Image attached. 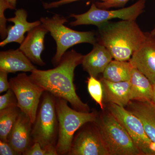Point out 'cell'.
<instances>
[{
  "instance_id": "23",
  "label": "cell",
  "mask_w": 155,
  "mask_h": 155,
  "mask_svg": "<svg viewBox=\"0 0 155 155\" xmlns=\"http://www.w3.org/2000/svg\"><path fill=\"white\" fill-rule=\"evenodd\" d=\"M17 107V100L14 92L9 89L5 94L0 97V110Z\"/></svg>"
},
{
  "instance_id": "10",
  "label": "cell",
  "mask_w": 155,
  "mask_h": 155,
  "mask_svg": "<svg viewBox=\"0 0 155 155\" xmlns=\"http://www.w3.org/2000/svg\"><path fill=\"white\" fill-rule=\"evenodd\" d=\"M68 155H109L97 126L81 130L75 137Z\"/></svg>"
},
{
  "instance_id": "25",
  "label": "cell",
  "mask_w": 155,
  "mask_h": 155,
  "mask_svg": "<svg viewBox=\"0 0 155 155\" xmlns=\"http://www.w3.org/2000/svg\"><path fill=\"white\" fill-rule=\"evenodd\" d=\"M23 155H58L56 148L47 149H43L40 144L38 142L34 143Z\"/></svg>"
},
{
  "instance_id": "9",
  "label": "cell",
  "mask_w": 155,
  "mask_h": 155,
  "mask_svg": "<svg viewBox=\"0 0 155 155\" xmlns=\"http://www.w3.org/2000/svg\"><path fill=\"white\" fill-rule=\"evenodd\" d=\"M108 109L125 127L143 155H155V144L147 135L138 117L116 104L109 103Z\"/></svg>"
},
{
  "instance_id": "31",
  "label": "cell",
  "mask_w": 155,
  "mask_h": 155,
  "mask_svg": "<svg viewBox=\"0 0 155 155\" xmlns=\"http://www.w3.org/2000/svg\"><path fill=\"white\" fill-rule=\"evenodd\" d=\"M151 103L155 106V84H153V95Z\"/></svg>"
},
{
  "instance_id": "11",
  "label": "cell",
  "mask_w": 155,
  "mask_h": 155,
  "mask_svg": "<svg viewBox=\"0 0 155 155\" xmlns=\"http://www.w3.org/2000/svg\"><path fill=\"white\" fill-rule=\"evenodd\" d=\"M145 39L129 61L153 85L155 84V35L150 32H145Z\"/></svg>"
},
{
  "instance_id": "2",
  "label": "cell",
  "mask_w": 155,
  "mask_h": 155,
  "mask_svg": "<svg viewBox=\"0 0 155 155\" xmlns=\"http://www.w3.org/2000/svg\"><path fill=\"white\" fill-rule=\"evenodd\" d=\"M98 42L119 61H129L146 38L136 20L106 22L98 27Z\"/></svg>"
},
{
  "instance_id": "8",
  "label": "cell",
  "mask_w": 155,
  "mask_h": 155,
  "mask_svg": "<svg viewBox=\"0 0 155 155\" xmlns=\"http://www.w3.org/2000/svg\"><path fill=\"white\" fill-rule=\"evenodd\" d=\"M9 83L10 88L17 97V107L30 118L33 124L45 91L24 73L10 78Z\"/></svg>"
},
{
  "instance_id": "5",
  "label": "cell",
  "mask_w": 155,
  "mask_h": 155,
  "mask_svg": "<svg viewBox=\"0 0 155 155\" xmlns=\"http://www.w3.org/2000/svg\"><path fill=\"white\" fill-rule=\"evenodd\" d=\"M97 128L109 155H141L129 134L110 113L104 114L93 122Z\"/></svg>"
},
{
  "instance_id": "20",
  "label": "cell",
  "mask_w": 155,
  "mask_h": 155,
  "mask_svg": "<svg viewBox=\"0 0 155 155\" xmlns=\"http://www.w3.org/2000/svg\"><path fill=\"white\" fill-rule=\"evenodd\" d=\"M133 68L129 61L112 60L103 72L102 78L113 82L128 81Z\"/></svg>"
},
{
  "instance_id": "28",
  "label": "cell",
  "mask_w": 155,
  "mask_h": 155,
  "mask_svg": "<svg viewBox=\"0 0 155 155\" xmlns=\"http://www.w3.org/2000/svg\"><path fill=\"white\" fill-rule=\"evenodd\" d=\"M0 155H19L20 154L11 147L8 143L0 140Z\"/></svg>"
},
{
  "instance_id": "17",
  "label": "cell",
  "mask_w": 155,
  "mask_h": 155,
  "mask_svg": "<svg viewBox=\"0 0 155 155\" xmlns=\"http://www.w3.org/2000/svg\"><path fill=\"white\" fill-rule=\"evenodd\" d=\"M127 110L141 121L146 133L155 144V106L148 101H131Z\"/></svg>"
},
{
  "instance_id": "29",
  "label": "cell",
  "mask_w": 155,
  "mask_h": 155,
  "mask_svg": "<svg viewBox=\"0 0 155 155\" xmlns=\"http://www.w3.org/2000/svg\"><path fill=\"white\" fill-rule=\"evenodd\" d=\"M8 73L0 71V93L6 91L10 88V83L8 79Z\"/></svg>"
},
{
  "instance_id": "6",
  "label": "cell",
  "mask_w": 155,
  "mask_h": 155,
  "mask_svg": "<svg viewBox=\"0 0 155 155\" xmlns=\"http://www.w3.org/2000/svg\"><path fill=\"white\" fill-rule=\"evenodd\" d=\"M41 97L36 119L32 125L31 137L33 142L38 143L43 149L56 148L59 131L56 97L46 91Z\"/></svg>"
},
{
  "instance_id": "32",
  "label": "cell",
  "mask_w": 155,
  "mask_h": 155,
  "mask_svg": "<svg viewBox=\"0 0 155 155\" xmlns=\"http://www.w3.org/2000/svg\"><path fill=\"white\" fill-rule=\"evenodd\" d=\"M150 32V33L151 34L155 35V27Z\"/></svg>"
},
{
  "instance_id": "30",
  "label": "cell",
  "mask_w": 155,
  "mask_h": 155,
  "mask_svg": "<svg viewBox=\"0 0 155 155\" xmlns=\"http://www.w3.org/2000/svg\"><path fill=\"white\" fill-rule=\"evenodd\" d=\"M6 2L11 6V9H15L17 5V0H5Z\"/></svg>"
},
{
  "instance_id": "19",
  "label": "cell",
  "mask_w": 155,
  "mask_h": 155,
  "mask_svg": "<svg viewBox=\"0 0 155 155\" xmlns=\"http://www.w3.org/2000/svg\"><path fill=\"white\" fill-rule=\"evenodd\" d=\"M131 101L151 102L153 95V85L145 76L133 67L130 79Z\"/></svg>"
},
{
  "instance_id": "14",
  "label": "cell",
  "mask_w": 155,
  "mask_h": 155,
  "mask_svg": "<svg viewBox=\"0 0 155 155\" xmlns=\"http://www.w3.org/2000/svg\"><path fill=\"white\" fill-rule=\"evenodd\" d=\"M93 46L91 51L83 56L81 64L90 76L97 78L100 74H103L114 58L104 46L98 42Z\"/></svg>"
},
{
  "instance_id": "13",
  "label": "cell",
  "mask_w": 155,
  "mask_h": 155,
  "mask_svg": "<svg viewBox=\"0 0 155 155\" xmlns=\"http://www.w3.org/2000/svg\"><path fill=\"white\" fill-rule=\"evenodd\" d=\"M48 32L41 24L36 26L28 32L19 48L32 63L41 66L45 65L41 54L45 48V36Z\"/></svg>"
},
{
  "instance_id": "16",
  "label": "cell",
  "mask_w": 155,
  "mask_h": 155,
  "mask_svg": "<svg viewBox=\"0 0 155 155\" xmlns=\"http://www.w3.org/2000/svg\"><path fill=\"white\" fill-rule=\"evenodd\" d=\"M36 69L19 48L0 52V71L8 74L17 72H31Z\"/></svg>"
},
{
  "instance_id": "4",
  "label": "cell",
  "mask_w": 155,
  "mask_h": 155,
  "mask_svg": "<svg viewBox=\"0 0 155 155\" xmlns=\"http://www.w3.org/2000/svg\"><path fill=\"white\" fill-rule=\"evenodd\" d=\"M40 21L56 41L57 50L52 60L54 66L59 64L69 48L79 44L87 43L94 45L97 42L94 32L72 30L64 25L68 20L59 14H55L51 17H42Z\"/></svg>"
},
{
  "instance_id": "3",
  "label": "cell",
  "mask_w": 155,
  "mask_h": 155,
  "mask_svg": "<svg viewBox=\"0 0 155 155\" xmlns=\"http://www.w3.org/2000/svg\"><path fill=\"white\" fill-rule=\"evenodd\" d=\"M56 108L59 124L56 150L58 155H68L75 132L87 123L95 122L97 115L72 109L68 101L60 98H56Z\"/></svg>"
},
{
  "instance_id": "27",
  "label": "cell",
  "mask_w": 155,
  "mask_h": 155,
  "mask_svg": "<svg viewBox=\"0 0 155 155\" xmlns=\"http://www.w3.org/2000/svg\"><path fill=\"white\" fill-rule=\"evenodd\" d=\"M79 1H81V0H59V1H55L51 3H44L43 4V5L45 9H52ZM98 1L104 2L108 0H98Z\"/></svg>"
},
{
  "instance_id": "1",
  "label": "cell",
  "mask_w": 155,
  "mask_h": 155,
  "mask_svg": "<svg viewBox=\"0 0 155 155\" xmlns=\"http://www.w3.org/2000/svg\"><path fill=\"white\" fill-rule=\"evenodd\" d=\"M83 55L72 50L66 52L54 68L46 70L35 69L29 75L31 80L56 98L66 100L73 109L90 112L88 105L78 97L74 85V71L81 64Z\"/></svg>"
},
{
  "instance_id": "24",
  "label": "cell",
  "mask_w": 155,
  "mask_h": 155,
  "mask_svg": "<svg viewBox=\"0 0 155 155\" xmlns=\"http://www.w3.org/2000/svg\"><path fill=\"white\" fill-rule=\"evenodd\" d=\"M11 9L5 0H0V34L1 38L5 39L7 36L8 28L6 27V19L5 15V11L6 9Z\"/></svg>"
},
{
  "instance_id": "15",
  "label": "cell",
  "mask_w": 155,
  "mask_h": 155,
  "mask_svg": "<svg viewBox=\"0 0 155 155\" xmlns=\"http://www.w3.org/2000/svg\"><path fill=\"white\" fill-rule=\"evenodd\" d=\"M15 16L7 19L9 22L14 23L13 26L8 28L7 36L0 43V47H3L8 44L12 42L21 44L24 39V34L33 28L41 24L40 20L33 22H28L27 20L28 14L23 9H19L15 12Z\"/></svg>"
},
{
  "instance_id": "22",
  "label": "cell",
  "mask_w": 155,
  "mask_h": 155,
  "mask_svg": "<svg viewBox=\"0 0 155 155\" xmlns=\"http://www.w3.org/2000/svg\"><path fill=\"white\" fill-rule=\"evenodd\" d=\"M87 90L91 97L99 104L102 110L104 109V91L101 80L90 76L87 78Z\"/></svg>"
},
{
  "instance_id": "12",
  "label": "cell",
  "mask_w": 155,
  "mask_h": 155,
  "mask_svg": "<svg viewBox=\"0 0 155 155\" xmlns=\"http://www.w3.org/2000/svg\"><path fill=\"white\" fill-rule=\"evenodd\" d=\"M32 125L30 118L20 111L8 136V143L20 155H23L33 144L31 134Z\"/></svg>"
},
{
  "instance_id": "7",
  "label": "cell",
  "mask_w": 155,
  "mask_h": 155,
  "mask_svg": "<svg viewBox=\"0 0 155 155\" xmlns=\"http://www.w3.org/2000/svg\"><path fill=\"white\" fill-rule=\"evenodd\" d=\"M146 0H138L132 5L116 10L99 8L93 3L90 8L84 14H71L70 17L75 19L69 23L72 26L92 25L99 27L102 24L114 19L122 20H136L144 12Z\"/></svg>"
},
{
  "instance_id": "21",
  "label": "cell",
  "mask_w": 155,
  "mask_h": 155,
  "mask_svg": "<svg viewBox=\"0 0 155 155\" xmlns=\"http://www.w3.org/2000/svg\"><path fill=\"white\" fill-rule=\"evenodd\" d=\"M18 107H13L0 110V139L8 142V137L19 113Z\"/></svg>"
},
{
  "instance_id": "18",
  "label": "cell",
  "mask_w": 155,
  "mask_h": 155,
  "mask_svg": "<svg viewBox=\"0 0 155 155\" xmlns=\"http://www.w3.org/2000/svg\"><path fill=\"white\" fill-rule=\"evenodd\" d=\"M101 81L104 101L123 107H127L131 101L130 81L113 82L102 78Z\"/></svg>"
},
{
  "instance_id": "26",
  "label": "cell",
  "mask_w": 155,
  "mask_h": 155,
  "mask_svg": "<svg viewBox=\"0 0 155 155\" xmlns=\"http://www.w3.org/2000/svg\"><path fill=\"white\" fill-rule=\"evenodd\" d=\"M130 0H108L104 2H97L96 5L98 8L108 9L112 8H123Z\"/></svg>"
}]
</instances>
